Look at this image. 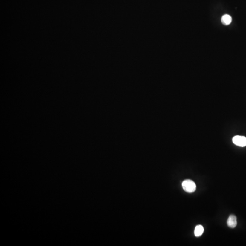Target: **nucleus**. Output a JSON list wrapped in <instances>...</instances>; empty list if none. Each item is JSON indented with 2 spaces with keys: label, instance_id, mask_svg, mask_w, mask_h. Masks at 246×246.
<instances>
[{
  "label": "nucleus",
  "instance_id": "nucleus-1",
  "mask_svg": "<svg viewBox=\"0 0 246 246\" xmlns=\"http://www.w3.org/2000/svg\"><path fill=\"white\" fill-rule=\"evenodd\" d=\"M182 187L187 192L193 193L196 190V185L195 183L191 180H186L182 183Z\"/></svg>",
  "mask_w": 246,
  "mask_h": 246
},
{
  "label": "nucleus",
  "instance_id": "nucleus-2",
  "mask_svg": "<svg viewBox=\"0 0 246 246\" xmlns=\"http://www.w3.org/2000/svg\"><path fill=\"white\" fill-rule=\"evenodd\" d=\"M233 142L236 146L240 147H245L246 146V137L236 135L233 138Z\"/></svg>",
  "mask_w": 246,
  "mask_h": 246
},
{
  "label": "nucleus",
  "instance_id": "nucleus-3",
  "mask_svg": "<svg viewBox=\"0 0 246 246\" xmlns=\"http://www.w3.org/2000/svg\"><path fill=\"white\" fill-rule=\"evenodd\" d=\"M227 225L230 228H235L237 225L236 216L233 215H230L227 220Z\"/></svg>",
  "mask_w": 246,
  "mask_h": 246
},
{
  "label": "nucleus",
  "instance_id": "nucleus-4",
  "mask_svg": "<svg viewBox=\"0 0 246 246\" xmlns=\"http://www.w3.org/2000/svg\"><path fill=\"white\" fill-rule=\"evenodd\" d=\"M232 18L229 15L225 14L221 17V22L224 25H228L231 23Z\"/></svg>",
  "mask_w": 246,
  "mask_h": 246
},
{
  "label": "nucleus",
  "instance_id": "nucleus-5",
  "mask_svg": "<svg viewBox=\"0 0 246 246\" xmlns=\"http://www.w3.org/2000/svg\"><path fill=\"white\" fill-rule=\"evenodd\" d=\"M204 232V228L201 225H197L195 229V235L196 237L200 236Z\"/></svg>",
  "mask_w": 246,
  "mask_h": 246
}]
</instances>
